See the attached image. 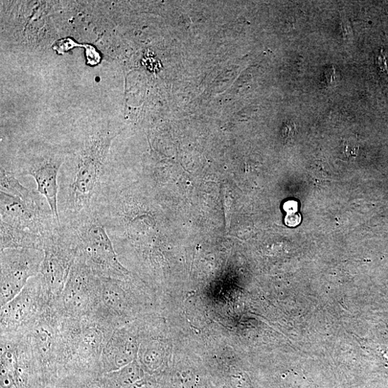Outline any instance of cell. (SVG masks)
<instances>
[{
	"instance_id": "cell-1",
	"label": "cell",
	"mask_w": 388,
	"mask_h": 388,
	"mask_svg": "<svg viewBox=\"0 0 388 388\" xmlns=\"http://www.w3.org/2000/svg\"><path fill=\"white\" fill-rule=\"evenodd\" d=\"M118 133L109 127L88 132L68 151L59 176L58 211L61 224L73 226L98 213L116 176L109 155Z\"/></svg>"
},
{
	"instance_id": "cell-2",
	"label": "cell",
	"mask_w": 388,
	"mask_h": 388,
	"mask_svg": "<svg viewBox=\"0 0 388 388\" xmlns=\"http://www.w3.org/2000/svg\"><path fill=\"white\" fill-rule=\"evenodd\" d=\"M72 227L77 235V260L99 277L125 280L129 276L130 272L122 265L99 213Z\"/></svg>"
},
{
	"instance_id": "cell-3",
	"label": "cell",
	"mask_w": 388,
	"mask_h": 388,
	"mask_svg": "<svg viewBox=\"0 0 388 388\" xmlns=\"http://www.w3.org/2000/svg\"><path fill=\"white\" fill-rule=\"evenodd\" d=\"M31 148L20 156L16 163L5 169L17 177L32 176L36 182L38 192L47 199L55 219L60 222L58 211L59 176L68 150L45 143L36 144Z\"/></svg>"
},
{
	"instance_id": "cell-4",
	"label": "cell",
	"mask_w": 388,
	"mask_h": 388,
	"mask_svg": "<svg viewBox=\"0 0 388 388\" xmlns=\"http://www.w3.org/2000/svg\"><path fill=\"white\" fill-rule=\"evenodd\" d=\"M45 258L39 275L54 303L61 295L77 256V235L72 226L59 225L45 238Z\"/></svg>"
},
{
	"instance_id": "cell-5",
	"label": "cell",
	"mask_w": 388,
	"mask_h": 388,
	"mask_svg": "<svg viewBox=\"0 0 388 388\" xmlns=\"http://www.w3.org/2000/svg\"><path fill=\"white\" fill-rule=\"evenodd\" d=\"M99 288L100 277L76 259L59 298L53 304L65 317L88 316L97 306Z\"/></svg>"
},
{
	"instance_id": "cell-6",
	"label": "cell",
	"mask_w": 388,
	"mask_h": 388,
	"mask_svg": "<svg viewBox=\"0 0 388 388\" xmlns=\"http://www.w3.org/2000/svg\"><path fill=\"white\" fill-rule=\"evenodd\" d=\"M44 199L39 192L27 201L1 192V222L47 238L61 223L55 219L52 210L45 207Z\"/></svg>"
},
{
	"instance_id": "cell-7",
	"label": "cell",
	"mask_w": 388,
	"mask_h": 388,
	"mask_svg": "<svg viewBox=\"0 0 388 388\" xmlns=\"http://www.w3.org/2000/svg\"><path fill=\"white\" fill-rule=\"evenodd\" d=\"M44 258V251L40 249L1 251V307L14 300L32 278L39 275Z\"/></svg>"
},
{
	"instance_id": "cell-8",
	"label": "cell",
	"mask_w": 388,
	"mask_h": 388,
	"mask_svg": "<svg viewBox=\"0 0 388 388\" xmlns=\"http://www.w3.org/2000/svg\"><path fill=\"white\" fill-rule=\"evenodd\" d=\"M51 304L52 302L40 276L32 278L14 300L1 307V333L25 329Z\"/></svg>"
},
{
	"instance_id": "cell-9",
	"label": "cell",
	"mask_w": 388,
	"mask_h": 388,
	"mask_svg": "<svg viewBox=\"0 0 388 388\" xmlns=\"http://www.w3.org/2000/svg\"><path fill=\"white\" fill-rule=\"evenodd\" d=\"M137 346L123 328L113 332L102 352L100 364L108 373L118 371L134 361Z\"/></svg>"
},
{
	"instance_id": "cell-10",
	"label": "cell",
	"mask_w": 388,
	"mask_h": 388,
	"mask_svg": "<svg viewBox=\"0 0 388 388\" xmlns=\"http://www.w3.org/2000/svg\"><path fill=\"white\" fill-rule=\"evenodd\" d=\"M0 247L7 249H35L43 251L45 238L41 235L3 222L0 223Z\"/></svg>"
},
{
	"instance_id": "cell-11",
	"label": "cell",
	"mask_w": 388,
	"mask_h": 388,
	"mask_svg": "<svg viewBox=\"0 0 388 388\" xmlns=\"http://www.w3.org/2000/svg\"><path fill=\"white\" fill-rule=\"evenodd\" d=\"M0 187H1V192L25 201L34 198L38 193L25 187L13 173L2 166Z\"/></svg>"
},
{
	"instance_id": "cell-12",
	"label": "cell",
	"mask_w": 388,
	"mask_h": 388,
	"mask_svg": "<svg viewBox=\"0 0 388 388\" xmlns=\"http://www.w3.org/2000/svg\"><path fill=\"white\" fill-rule=\"evenodd\" d=\"M107 374L110 379L121 388H129L141 378V371L139 364L134 361L118 371Z\"/></svg>"
},
{
	"instance_id": "cell-13",
	"label": "cell",
	"mask_w": 388,
	"mask_h": 388,
	"mask_svg": "<svg viewBox=\"0 0 388 388\" xmlns=\"http://www.w3.org/2000/svg\"><path fill=\"white\" fill-rule=\"evenodd\" d=\"M78 44H76L70 38H64L59 40L56 42L54 45V50L57 51L59 54H63L65 52L73 49L75 47H78Z\"/></svg>"
},
{
	"instance_id": "cell-14",
	"label": "cell",
	"mask_w": 388,
	"mask_h": 388,
	"mask_svg": "<svg viewBox=\"0 0 388 388\" xmlns=\"http://www.w3.org/2000/svg\"><path fill=\"white\" fill-rule=\"evenodd\" d=\"M376 63L379 71L385 74L388 79V54L381 50L380 54L377 58Z\"/></svg>"
},
{
	"instance_id": "cell-15",
	"label": "cell",
	"mask_w": 388,
	"mask_h": 388,
	"mask_svg": "<svg viewBox=\"0 0 388 388\" xmlns=\"http://www.w3.org/2000/svg\"><path fill=\"white\" fill-rule=\"evenodd\" d=\"M85 47L88 63L91 65L98 64L101 59L100 54L97 52L95 48L90 47V45H85Z\"/></svg>"
},
{
	"instance_id": "cell-16",
	"label": "cell",
	"mask_w": 388,
	"mask_h": 388,
	"mask_svg": "<svg viewBox=\"0 0 388 388\" xmlns=\"http://www.w3.org/2000/svg\"><path fill=\"white\" fill-rule=\"evenodd\" d=\"M359 147L355 143L346 142L345 153L348 157H355L357 155Z\"/></svg>"
},
{
	"instance_id": "cell-17",
	"label": "cell",
	"mask_w": 388,
	"mask_h": 388,
	"mask_svg": "<svg viewBox=\"0 0 388 388\" xmlns=\"http://www.w3.org/2000/svg\"><path fill=\"white\" fill-rule=\"evenodd\" d=\"M301 217L297 214L290 213L286 217V224L289 226H295L300 222Z\"/></svg>"
},
{
	"instance_id": "cell-18",
	"label": "cell",
	"mask_w": 388,
	"mask_h": 388,
	"mask_svg": "<svg viewBox=\"0 0 388 388\" xmlns=\"http://www.w3.org/2000/svg\"><path fill=\"white\" fill-rule=\"evenodd\" d=\"M284 209L289 214L295 213L296 210H297V203L295 201H288L284 205Z\"/></svg>"
},
{
	"instance_id": "cell-19",
	"label": "cell",
	"mask_w": 388,
	"mask_h": 388,
	"mask_svg": "<svg viewBox=\"0 0 388 388\" xmlns=\"http://www.w3.org/2000/svg\"><path fill=\"white\" fill-rule=\"evenodd\" d=\"M84 388H104L103 385L98 381L88 382Z\"/></svg>"
}]
</instances>
